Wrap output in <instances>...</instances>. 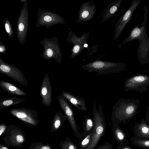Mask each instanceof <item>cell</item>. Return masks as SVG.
Instances as JSON below:
<instances>
[{
    "label": "cell",
    "mask_w": 149,
    "mask_h": 149,
    "mask_svg": "<svg viewBox=\"0 0 149 149\" xmlns=\"http://www.w3.org/2000/svg\"><path fill=\"white\" fill-rule=\"evenodd\" d=\"M140 101L137 99L121 98L112 108L111 120L117 124L129 122L137 113Z\"/></svg>",
    "instance_id": "cell-1"
},
{
    "label": "cell",
    "mask_w": 149,
    "mask_h": 149,
    "mask_svg": "<svg viewBox=\"0 0 149 149\" xmlns=\"http://www.w3.org/2000/svg\"><path fill=\"white\" fill-rule=\"evenodd\" d=\"M93 120L94 127L90 143L87 149H95L100 140L104 135L106 127V122L102 111V105L99 104L98 109L96 107L95 99L93 100Z\"/></svg>",
    "instance_id": "cell-2"
},
{
    "label": "cell",
    "mask_w": 149,
    "mask_h": 149,
    "mask_svg": "<svg viewBox=\"0 0 149 149\" xmlns=\"http://www.w3.org/2000/svg\"><path fill=\"white\" fill-rule=\"evenodd\" d=\"M82 67L88 72H95L100 75L119 72L125 69L126 65L123 63L96 60L85 64Z\"/></svg>",
    "instance_id": "cell-3"
},
{
    "label": "cell",
    "mask_w": 149,
    "mask_h": 149,
    "mask_svg": "<svg viewBox=\"0 0 149 149\" xmlns=\"http://www.w3.org/2000/svg\"><path fill=\"white\" fill-rule=\"evenodd\" d=\"M149 86V75H135L128 78L124 84V91H135L143 93Z\"/></svg>",
    "instance_id": "cell-4"
},
{
    "label": "cell",
    "mask_w": 149,
    "mask_h": 149,
    "mask_svg": "<svg viewBox=\"0 0 149 149\" xmlns=\"http://www.w3.org/2000/svg\"><path fill=\"white\" fill-rule=\"evenodd\" d=\"M58 100L61 109L66 116L76 137L79 140L82 138L78 131L75 120V114L72 107L62 94L58 96Z\"/></svg>",
    "instance_id": "cell-5"
},
{
    "label": "cell",
    "mask_w": 149,
    "mask_h": 149,
    "mask_svg": "<svg viewBox=\"0 0 149 149\" xmlns=\"http://www.w3.org/2000/svg\"><path fill=\"white\" fill-rule=\"evenodd\" d=\"M141 0H133L129 7L115 25L114 40H117L120 36L122 32L128 22L133 13L140 2Z\"/></svg>",
    "instance_id": "cell-6"
},
{
    "label": "cell",
    "mask_w": 149,
    "mask_h": 149,
    "mask_svg": "<svg viewBox=\"0 0 149 149\" xmlns=\"http://www.w3.org/2000/svg\"><path fill=\"white\" fill-rule=\"evenodd\" d=\"M10 113L18 119L33 125L38 121V113L36 110L26 108L14 109L10 110Z\"/></svg>",
    "instance_id": "cell-7"
},
{
    "label": "cell",
    "mask_w": 149,
    "mask_h": 149,
    "mask_svg": "<svg viewBox=\"0 0 149 149\" xmlns=\"http://www.w3.org/2000/svg\"><path fill=\"white\" fill-rule=\"evenodd\" d=\"M0 72L23 86H27L28 82L23 73L17 68L2 63Z\"/></svg>",
    "instance_id": "cell-8"
},
{
    "label": "cell",
    "mask_w": 149,
    "mask_h": 149,
    "mask_svg": "<svg viewBox=\"0 0 149 149\" xmlns=\"http://www.w3.org/2000/svg\"><path fill=\"white\" fill-rule=\"evenodd\" d=\"M43 105L47 107L50 105L52 101V87L48 74L46 73L44 76L40 91Z\"/></svg>",
    "instance_id": "cell-9"
},
{
    "label": "cell",
    "mask_w": 149,
    "mask_h": 149,
    "mask_svg": "<svg viewBox=\"0 0 149 149\" xmlns=\"http://www.w3.org/2000/svg\"><path fill=\"white\" fill-rule=\"evenodd\" d=\"M133 131L134 136L136 138L149 139V125L144 119H141L139 123H135Z\"/></svg>",
    "instance_id": "cell-10"
},
{
    "label": "cell",
    "mask_w": 149,
    "mask_h": 149,
    "mask_svg": "<svg viewBox=\"0 0 149 149\" xmlns=\"http://www.w3.org/2000/svg\"><path fill=\"white\" fill-rule=\"evenodd\" d=\"M68 102L79 110L86 111L87 108L86 105L85 99L63 90L61 94Z\"/></svg>",
    "instance_id": "cell-11"
},
{
    "label": "cell",
    "mask_w": 149,
    "mask_h": 149,
    "mask_svg": "<svg viewBox=\"0 0 149 149\" xmlns=\"http://www.w3.org/2000/svg\"><path fill=\"white\" fill-rule=\"evenodd\" d=\"M145 7V9L144 19L142 24V26L140 27L137 26H135L131 31L130 34L128 37L123 41V44L136 39L141 34L145 29H146L147 14L148 10L147 7L146 6Z\"/></svg>",
    "instance_id": "cell-12"
},
{
    "label": "cell",
    "mask_w": 149,
    "mask_h": 149,
    "mask_svg": "<svg viewBox=\"0 0 149 149\" xmlns=\"http://www.w3.org/2000/svg\"><path fill=\"white\" fill-rule=\"evenodd\" d=\"M112 130L115 140L118 144H125L127 136L125 133L121 128L119 124L112 122Z\"/></svg>",
    "instance_id": "cell-13"
},
{
    "label": "cell",
    "mask_w": 149,
    "mask_h": 149,
    "mask_svg": "<svg viewBox=\"0 0 149 149\" xmlns=\"http://www.w3.org/2000/svg\"><path fill=\"white\" fill-rule=\"evenodd\" d=\"M0 87L6 92L18 96H26L27 94L15 85L3 80L0 81Z\"/></svg>",
    "instance_id": "cell-14"
},
{
    "label": "cell",
    "mask_w": 149,
    "mask_h": 149,
    "mask_svg": "<svg viewBox=\"0 0 149 149\" xmlns=\"http://www.w3.org/2000/svg\"><path fill=\"white\" fill-rule=\"evenodd\" d=\"M25 100L15 97L0 99V109H4L24 101Z\"/></svg>",
    "instance_id": "cell-15"
},
{
    "label": "cell",
    "mask_w": 149,
    "mask_h": 149,
    "mask_svg": "<svg viewBox=\"0 0 149 149\" xmlns=\"http://www.w3.org/2000/svg\"><path fill=\"white\" fill-rule=\"evenodd\" d=\"M83 132L81 134L82 138L84 137L88 134L92 133L94 127L93 119L88 118L86 115L82 120Z\"/></svg>",
    "instance_id": "cell-16"
},
{
    "label": "cell",
    "mask_w": 149,
    "mask_h": 149,
    "mask_svg": "<svg viewBox=\"0 0 149 149\" xmlns=\"http://www.w3.org/2000/svg\"><path fill=\"white\" fill-rule=\"evenodd\" d=\"M122 0H117L111 3V7L107 8L104 15V21L112 16L117 11L120 7Z\"/></svg>",
    "instance_id": "cell-17"
},
{
    "label": "cell",
    "mask_w": 149,
    "mask_h": 149,
    "mask_svg": "<svg viewBox=\"0 0 149 149\" xmlns=\"http://www.w3.org/2000/svg\"><path fill=\"white\" fill-rule=\"evenodd\" d=\"M67 118L62 112L59 110L58 111L54 117L53 125L56 129L59 128L63 124Z\"/></svg>",
    "instance_id": "cell-18"
},
{
    "label": "cell",
    "mask_w": 149,
    "mask_h": 149,
    "mask_svg": "<svg viewBox=\"0 0 149 149\" xmlns=\"http://www.w3.org/2000/svg\"><path fill=\"white\" fill-rule=\"evenodd\" d=\"M133 145L145 149H149V139H140L134 136L130 138Z\"/></svg>",
    "instance_id": "cell-19"
},
{
    "label": "cell",
    "mask_w": 149,
    "mask_h": 149,
    "mask_svg": "<svg viewBox=\"0 0 149 149\" xmlns=\"http://www.w3.org/2000/svg\"><path fill=\"white\" fill-rule=\"evenodd\" d=\"M92 134L90 133L81 138L79 143L80 149H87L91 141Z\"/></svg>",
    "instance_id": "cell-20"
},
{
    "label": "cell",
    "mask_w": 149,
    "mask_h": 149,
    "mask_svg": "<svg viewBox=\"0 0 149 149\" xmlns=\"http://www.w3.org/2000/svg\"><path fill=\"white\" fill-rule=\"evenodd\" d=\"M61 147L62 149H78L76 146L68 137H66L65 141L62 142Z\"/></svg>",
    "instance_id": "cell-21"
},
{
    "label": "cell",
    "mask_w": 149,
    "mask_h": 149,
    "mask_svg": "<svg viewBox=\"0 0 149 149\" xmlns=\"http://www.w3.org/2000/svg\"><path fill=\"white\" fill-rule=\"evenodd\" d=\"M113 146L108 142H105L102 145L97 146L95 149H113Z\"/></svg>",
    "instance_id": "cell-22"
},
{
    "label": "cell",
    "mask_w": 149,
    "mask_h": 149,
    "mask_svg": "<svg viewBox=\"0 0 149 149\" xmlns=\"http://www.w3.org/2000/svg\"><path fill=\"white\" fill-rule=\"evenodd\" d=\"M89 12L90 10L88 9H85L83 10L81 14V18L83 19L87 18L89 16L90 13Z\"/></svg>",
    "instance_id": "cell-23"
},
{
    "label": "cell",
    "mask_w": 149,
    "mask_h": 149,
    "mask_svg": "<svg viewBox=\"0 0 149 149\" xmlns=\"http://www.w3.org/2000/svg\"><path fill=\"white\" fill-rule=\"evenodd\" d=\"M117 149H134L132 148L131 147L126 145H121L118 144V145L116 147Z\"/></svg>",
    "instance_id": "cell-24"
},
{
    "label": "cell",
    "mask_w": 149,
    "mask_h": 149,
    "mask_svg": "<svg viewBox=\"0 0 149 149\" xmlns=\"http://www.w3.org/2000/svg\"><path fill=\"white\" fill-rule=\"evenodd\" d=\"M80 49V46L78 45H75L73 47L72 50L73 54H74L78 53Z\"/></svg>",
    "instance_id": "cell-25"
},
{
    "label": "cell",
    "mask_w": 149,
    "mask_h": 149,
    "mask_svg": "<svg viewBox=\"0 0 149 149\" xmlns=\"http://www.w3.org/2000/svg\"><path fill=\"white\" fill-rule=\"evenodd\" d=\"M145 120L146 122L149 125V105L147 107L146 114Z\"/></svg>",
    "instance_id": "cell-26"
},
{
    "label": "cell",
    "mask_w": 149,
    "mask_h": 149,
    "mask_svg": "<svg viewBox=\"0 0 149 149\" xmlns=\"http://www.w3.org/2000/svg\"><path fill=\"white\" fill-rule=\"evenodd\" d=\"M17 141L20 143L24 141V139L23 136L20 135H18L16 137Z\"/></svg>",
    "instance_id": "cell-27"
},
{
    "label": "cell",
    "mask_w": 149,
    "mask_h": 149,
    "mask_svg": "<svg viewBox=\"0 0 149 149\" xmlns=\"http://www.w3.org/2000/svg\"><path fill=\"white\" fill-rule=\"evenodd\" d=\"M47 55L48 57H51L52 56L53 54L52 50L51 49H48L47 51Z\"/></svg>",
    "instance_id": "cell-28"
},
{
    "label": "cell",
    "mask_w": 149,
    "mask_h": 149,
    "mask_svg": "<svg viewBox=\"0 0 149 149\" xmlns=\"http://www.w3.org/2000/svg\"><path fill=\"white\" fill-rule=\"evenodd\" d=\"M6 128V127L5 126L2 125L0 126V135L1 136L2 133L5 130Z\"/></svg>",
    "instance_id": "cell-29"
},
{
    "label": "cell",
    "mask_w": 149,
    "mask_h": 149,
    "mask_svg": "<svg viewBox=\"0 0 149 149\" xmlns=\"http://www.w3.org/2000/svg\"><path fill=\"white\" fill-rule=\"evenodd\" d=\"M44 20L46 22H49L52 20V18L50 16L47 15L44 17Z\"/></svg>",
    "instance_id": "cell-30"
},
{
    "label": "cell",
    "mask_w": 149,
    "mask_h": 149,
    "mask_svg": "<svg viewBox=\"0 0 149 149\" xmlns=\"http://www.w3.org/2000/svg\"><path fill=\"white\" fill-rule=\"evenodd\" d=\"M18 28L20 31H22L24 29V26L22 23H21L19 24Z\"/></svg>",
    "instance_id": "cell-31"
},
{
    "label": "cell",
    "mask_w": 149,
    "mask_h": 149,
    "mask_svg": "<svg viewBox=\"0 0 149 149\" xmlns=\"http://www.w3.org/2000/svg\"><path fill=\"white\" fill-rule=\"evenodd\" d=\"M5 28H6V31L8 33H9L10 32L9 28V26L7 23H6L5 24Z\"/></svg>",
    "instance_id": "cell-32"
},
{
    "label": "cell",
    "mask_w": 149,
    "mask_h": 149,
    "mask_svg": "<svg viewBox=\"0 0 149 149\" xmlns=\"http://www.w3.org/2000/svg\"><path fill=\"white\" fill-rule=\"evenodd\" d=\"M41 149H50V148L48 146H45L43 147Z\"/></svg>",
    "instance_id": "cell-33"
},
{
    "label": "cell",
    "mask_w": 149,
    "mask_h": 149,
    "mask_svg": "<svg viewBox=\"0 0 149 149\" xmlns=\"http://www.w3.org/2000/svg\"><path fill=\"white\" fill-rule=\"evenodd\" d=\"M1 149H8L5 147H3Z\"/></svg>",
    "instance_id": "cell-34"
},
{
    "label": "cell",
    "mask_w": 149,
    "mask_h": 149,
    "mask_svg": "<svg viewBox=\"0 0 149 149\" xmlns=\"http://www.w3.org/2000/svg\"><path fill=\"white\" fill-rule=\"evenodd\" d=\"M88 46V45L86 44H84V47H87Z\"/></svg>",
    "instance_id": "cell-35"
},
{
    "label": "cell",
    "mask_w": 149,
    "mask_h": 149,
    "mask_svg": "<svg viewBox=\"0 0 149 149\" xmlns=\"http://www.w3.org/2000/svg\"><path fill=\"white\" fill-rule=\"evenodd\" d=\"M2 50V49H1V48H0V51H1Z\"/></svg>",
    "instance_id": "cell-36"
}]
</instances>
